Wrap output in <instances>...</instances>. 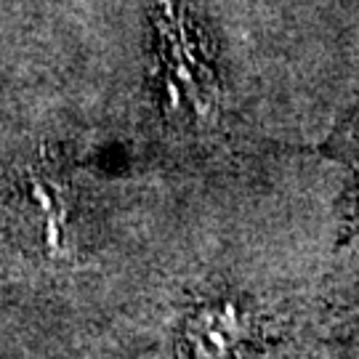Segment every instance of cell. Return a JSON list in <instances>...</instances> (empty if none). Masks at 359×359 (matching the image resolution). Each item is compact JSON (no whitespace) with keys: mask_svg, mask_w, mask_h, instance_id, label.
<instances>
[{"mask_svg":"<svg viewBox=\"0 0 359 359\" xmlns=\"http://www.w3.org/2000/svg\"><path fill=\"white\" fill-rule=\"evenodd\" d=\"M335 147H338L341 154L354 165V170H357V176H359V99H357V104L351 107L346 123H344V128H341L338 139H335Z\"/></svg>","mask_w":359,"mask_h":359,"instance_id":"3","label":"cell"},{"mask_svg":"<svg viewBox=\"0 0 359 359\" xmlns=\"http://www.w3.org/2000/svg\"><path fill=\"white\" fill-rule=\"evenodd\" d=\"M149 19V90L163 126L181 136L216 133L226 93L213 40L187 0H144Z\"/></svg>","mask_w":359,"mask_h":359,"instance_id":"1","label":"cell"},{"mask_svg":"<svg viewBox=\"0 0 359 359\" xmlns=\"http://www.w3.org/2000/svg\"><path fill=\"white\" fill-rule=\"evenodd\" d=\"M13 192L22 194V200L16 197L22 213L48 243H59V237H65L69 221V184L59 170L48 165L27 168Z\"/></svg>","mask_w":359,"mask_h":359,"instance_id":"2","label":"cell"}]
</instances>
